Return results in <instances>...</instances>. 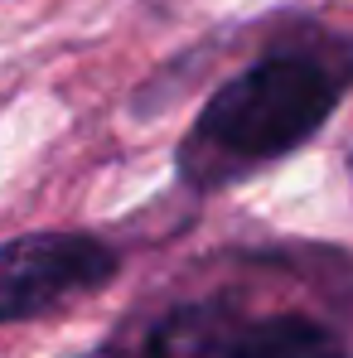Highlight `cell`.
Segmentation results:
<instances>
[{"instance_id": "3957f363", "label": "cell", "mask_w": 353, "mask_h": 358, "mask_svg": "<svg viewBox=\"0 0 353 358\" xmlns=\"http://www.w3.org/2000/svg\"><path fill=\"white\" fill-rule=\"evenodd\" d=\"M117 252L87 233H34L0 242V324L49 315L112 281Z\"/></svg>"}, {"instance_id": "6da1fadb", "label": "cell", "mask_w": 353, "mask_h": 358, "mask_svg": "<svg viewBox=\"0 0 353 358\" xmlns=\"http://www.w3.org/2000/svg\"><path fill=\"white\" fill-rule=\"evenodd\" d=\"M344 92V78L310 54H271L233 78L179 145V170L194 184H218L247 165L276 160L310 141Z\"/></svg>"}, {"instance_id": "7a4b0ae2", "label": "cell", "mask_w": 353, "mask_h": 358, "mask_svg": "<svg viewBox=\"0 0 353 358\" xmlns=\"http://www.w3.org/2000/svg\"><path fill=\"white\" fill-rule=\"evenodd\" d=\"M145 358H349L334 329L305 315L237 320L223 305H184L150 329Z\"/></svg>"}]
</instances>
